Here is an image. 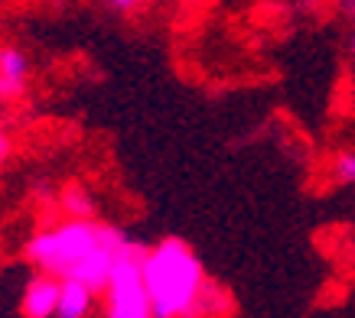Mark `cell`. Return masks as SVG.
<instances>
[{"instance_id": "cell-2", "label": "cell", "mask_w": 355, "mask_h": 318, "mask_svg": "<svg viewBox=\"0 0 355 318\" xmlns=\"http://www.w3.org/2000/svg\"><path fill=\"white\" fill-rule=\"evenodd\" d=\"M105 231H108V224L95 221V218H65L53 227L33 234L26 241V260L40 273H53L65 279L105 241Z\"/></svg>"}, {"instance_id": "cell-14", "label": "cell", "mask_w": 355, "mask_h": 318, "mask_svg": "<svg viewBox=\"0 0 355 318\" xmlns=\"http://www.w3.org/2000/svg\"><path fill=\"white\" fill-rule=\"evenodd\" d=\"M183 3H202V0H183Z\"/></svg>"}, {"instance_id": "cell-7", "label": "cell", "mask_w": 355, "mask_h": 318, "mask_svg": "<svg viewBox=\"0 0 355 318\" xmlns=\"http://www.w3.org/2000/svg\"><path fill=\"white\" fill-rule=\"evenodd\" d=\"M228 312H232V296H228V289L212 283V279H205V286H202V292H199V299H196L193 315L189 318H225Z\"/></svg>"}, {"instance_id": "cell-12", "label": "cell", "mask_w": 355, "mask_h": 318, "mask_svg": "<svg viewBox=\"0 0 355 318\" xmlns=\"http://www.w3.org/2000/svg\"><path fill=\"white\" fill-rule=\"evenodd\" d=\"M336 7H339L343 17H349V20L355 23V0H336Z\"/></svg>"}, {"instance_id": "cell-3", "label": "cell", "mask_w": 355, "mask_h": 318, "mask_svg": "<svg viewBox=\"0 0 355 318\" xmlns=\"http://www.w3.org/2000/svg\"><path fill=\"white\" fill-rule=\"evenodd\" d=\"M144 247L130 241L128 250L118 256V263L105 286V318H153L150 292L144 279Z\"/></svg>"}, {"instance_id": "cell-4", "label": "cell", "mask_w": 355, "mask_h": 318, "mask_svg": "<svg viewBox=\"0 0 355 318\" xmlns=\"http://www.w3.org/2000/svg\"><path fill=\"white\" fill-rule=\"evenodd\" d=\"M30 72V55L23 53L20 46H0V101L3 104H13L26 95Z\"/></svg>"}, {"instance_id": "cell-8", "label": "cell", "mask_w": 355, "mask_h": 318, "mask_svg": "<svg viewBox=\"0 0 355 318\" xmlns=\"http://www.w3.org/2000/svg\"><path fill=\"white\" fill-rule=\"evenodd\" d=\"M62 212L69 218H95V198L88 195L85 185H69L62 191Z\"/></svg>"}, {"instance_id": "cell-5", "label": "cell", "mask_w": 355, "mask_h": 318, "mask_svg": "<svg viewBox=\"0 0 355 318\" xmlns=\"http://www.w3.org/2000/svg\"><path fill=\"white\" fill-rule=\"evenodd\" d=\"M59 286L62 279L53 273H36L23 286L20 296V312L23 318H55V306H59Z\"/></svg>"}, {"instance_id": "cell-9", "label": "cell", "mask_w": 355, "mask_h": 318, "mask_svg": "<svg viewBox=\"0 0 355 318\" xmlns=\"http://www.w3.org/2000/svg\"><path fill=\"white\" fill-rule=\"evenodd\" d=\"M329 172H333L336 185H355V149H339Z\"/></svg>"}, {"instance_id": "cell-13", "label": "cell", "mask_w": 355, "mask_h": 318, "mask_svg": "<svg viewBox=\"0 0 355 318\" xmlns=\"http://www.w3.org/2000/svg\"><path fill=\"white\" fill-rule=\"evenodd\" d=\"M352 59H355V32H352Z\"/></svg>"}, {"instance_id": "cell-11", "label": "cell", "mask_w": 355, "mask_h": 318, "mask_svg": "<svg viewBox=\"0 0 355 318\" xmlns=\"http://www.w3.org/2000/svg\"><path fill=\"white\" fill-rule=\"evenodd\" d=\"M10 137H7V130H0V166H3V162H7V159H10Z\"/></svg>"}, {"instance_id": "cell-10", "label": "cell", "mask_w": 355, "mask_h": 318, "mask_svg": "<svg viewBox=\"0 0 355 318\" xmlns=\"http://www.w3.org/2000/svg\"><path fill=\"white\" fill-rule=\"evenodd\" d=\"M105 3H108L114 13H134V10H140L147 0H105Z\"/></svg>"}, {"instance_id": "cell-6", "label": "cell", "mask_w": 355, "mask_h": 318, "mask_svg": "<svg viewBox=\"0 0 355 318\" xmlns=\"http://www.w3.org/2000/svg\"><path fill=\"white\" fill-rule=\"evenodd\" d=\"M98 292L78 279L65 276L62 286H59V306H55V318H88L95 312Z\"/></svg>"}, {"instance_id": "cell-1", "label": "cell", "mask_w": 355, "mask_h": 318, "mask_svg": "<svg viewBox=\"0 0 355 318\" xmlns=\"http://www.w3.org/2000/svg\"><path fill=\"white\" fill-rule=\"evenodd\" d=\"M144 279L153 318H189L209 276L193 247L180 237H166L144 254Z\"/></svg>"}]
</instances>
